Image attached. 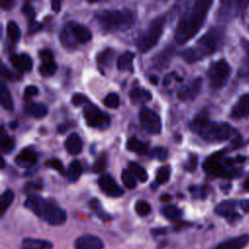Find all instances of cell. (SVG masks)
Returning a JSON list of instances; mask_svg holds the SVG:
<instances>
[{"label":"cell","mask_w":249,"mask_h":249,"mask_svg":"<svg viewBox=\"0 0 249 249\" xmlns=\"http://www.w3.org/2000/svg\"><path fill=\"white\" fill-rule=\"evenodd\" d=\"M212 4V1L207 0H197L191 3L177 23L174 33L177 44L187 43L200 30Z\"/></svg>","instance_id":"6da1fadb"},{"label":"cell","mask_w":249,"mask_h":249,"mask_svg":"<svg viewBox=\"0 0 249 249\" xmlns=\"http://www.w3.org/2000/svg\"><path fill=\"white\" fill-rule=\"evenodd\" d=\"M71 102L73 105L75 106H85L87 104H89L90 101L89 99L83 93H75L72 98H71Z\"/></svg>","instance_id":"ee69618b"},{"label":"cell","mask_w":249,"mask_h":249,"mask_svg":"<svg viewBox=\"0 0 249 249\" xmlns=\"http://www.w3.org/2000/svg\"><path fill=\"white\" fill-rule=\"evenodd\" d=\"M60 6H61V3L59 1H54V2H52V9L53 12L55 13H58L60 11Z\"/></svg>","instance_id":"680465c9"},{"label":"cell","mask_w":249,"mask_h":249,"mask_svg":"<svg viewBox=\"0 0 249 249\" xmlns=\"http://www.w3.org/2000/svg\"><path fill=\"white\" fill-rule=\"evenodd\" d=\"M53 242L47 239L25 237L22 239L20 249H53Z\"/></svg>","instance_id":"44dd1931"},{"label":"cell","mask_w":249,"mask_h":249,"mask_svg":"<svg viewBox=\"0 0 249 249\" xmlns=\"http://www.w3.org/2000/svg\"><path fill=\"white\" fill-rule=\"evenodd\" d=\"M173 53H174L173 46H168L166 49H164L162 52H160L157 55V57H155V60H154L155 66H159L160 68L165 67L169 63V61L173 55Z\"/></svg>","instance_id":"83f0119b"},{"label":"cell","mask_w":249,"mask_h":249,"mask_svg":"<svg viewBox=\"0 0 249 249\" xmlns=\"http://www.w3.org/2000/svg\"><path fill=\"white\" fill-rule=\"evenodd\" d=\"M240 207L243 213H249V199H240Z\"/></svg>","instance_id":"11a10c76"},{"label":"cell","mask_w":249,"mask_h":249,"mask_svg":"<svg viewBox=\"0 0 249 249\" xmlns=\"http://www.w3.org/2000/svg\"><path fill=\"white\" fill-rule=\"evenodd\" d=\"M95 19L105 31H124L134 23V16L129 9L102 10L96 13Z\"/></svg>","instance_id":"5b68a950"},{"label":"cell","mask_w":249,"mask_h":249,"mask_svg":"<svg viewBox=\"0 0 249 249\" xmlns=\"http://www.w3.org/2000/svg\"><path fill=\"white\" fill-rule=\"evenodd\" d=\"M150 157L152 159H156L160 161H164L168 158V151H167V149H165L163 147H155L150 152Z\"/></svg>","instance_id":"7bdbcfd3"},{"label":"cell","mask_w":249,"mask_h":249,"mask_svg":"<svg viewBox=\"0 0 249 249\" xmlns=\"http://www.w3.org/2000/svg\"><path fill=\"white\" fill-rule=\"evenodd\" d=\"M231 119L242 120L249 117V93L242 94L232 106L231 114Z\"/></svg>","instance_id":"2e32d148"},{"label":"cell","mask_w":249,"mask_h":249,"mask_svg":"<svg viewBox=\"0 0 249 249\" xmlns=\"http://www.w3.org/2000/svg\"><path fill=\"white\" fill-rule=\"evenodd\" d=\"M160 199H161V200H163V201H167V200L171 199V196H170L169 195H167V194H164L163 196H161Z\"/></svg>","instance_id":"94428289"},{"label":"cell","mask_w":249,"mask_h":249,"mask_svg":"<svg viewBox=\"0 0 249 249\" xmlns=\"http://www.w3.org/2000/svg\"><path fill=\"white\" fill-rule=\"evenodd\" d=\"M82 171H83V168H82V164L80 163V161L72 160L68 166V171H67V177H68L69 182H71V183L76 182L80 178Z\"/></svg>","instance_id":"4dcf8cb0"},{"label":"cell","mask_w":249,"mask_h":249,"mask_svg":"<svg viewBox=\"0 0 249 249\" xmlns=\"http://www.w3.org/2000/svg\"><path fill=\"white\" fill-rule=\"evenodd\" d=\"M21 11H22V13H23V14L26 16V18H28L29 22L34 20L35 13H34V10H33L32 6H30L28 3H25V4L22 6V9H21Z\"/></svg>","instance_id":"c3c4849f"},{"label":"cell","mask_w":249,"mask_h":249,"mask_svg":"<svg viewBox=\"0 0 249 249\" xmlns=\"http://www.w3.org/2000/svg\"><path fill=\"white\" fill-rule=\"evenodd\" d=\"M98 186L99 189L108 196L120 197L124 195V190L108 173H104L99 177Z\"/></svg>","instance_id":"5bb4252c"},{"label":"cell","mask_w":249,"mask_h":249,"mask_svg":"<svg viewBox=\"0 0 249 249\" xmlns=\"http://www.w3.org/2000/svg\"><path fill=\"white\" fill-rule=\"evenodd\" d=\"M241 47H242V50L244 51L246 64H247V67L249 69V41L247 39L242 38L241 39Z\"/></svg>","instance_id":"f5cc1de1"},{"label":"cell","mask_w":249,"mask_h":249,"mask_svg":"<svg viewBox=\"0 0 249 249\" xmlns=\"http://www.w3.org/2000/svg\"><path fill=\"white\" fill-rule=\"evenodd\" d=\"M15 195L14 192L10 189L6 190L2 196H1V199H0V213L1 216H4L5 212L8 210V208L11 206L13 200H14Z\"/></svg>","instance_id":"836d02e7"},{"label":"cell","mask_w":249,"mask_h":249,"mask_svg":"<svg viewBox=\"0 0 249 249\" xmlns=\"http://www.w3.org/2000/svg\"><path fill=\"white\" fill-rule=\"evenodd\" d=\"M1 76L3 79L9 80V81H15L18 79V76L15 73H13L11 70H9L3 63L1 65Z\"/></svg>","instance_id":"7dc6e473"},{"label":"cell","mask_w":249,"mask_h":249,"mask_svg":"<svg viewBox=\"0 0 249 249\" xmlns=\"http://www.w3.org/2000/svg\"><path fill=\"white\" fill-rule=\"evenodd\" d=\"M24 206L52 226H60L65 223L67 218L64 209L54 201L46 199L39 195H29L24 201Z\"/></svg>","instance_id":"277c9868"},{"label":"cell","mask_w":249,"mask_h":249,"mask_svg":"<svg viewBox=\"0 0 249 249\" xmlns=\"http://www.w3.org/2000/svg\"><path fill=\"white\" fill-rule=\"evenodd\" d=\"M161 214L170 221H176L181 218L182 211L175 205H165L160 208Z\"/></svg>","instance_id":"d6a6232c"},{"label":"cell","mask_w":249,"mask_h":249,"mask_svg":"<svg viewBox=\"0 0 249 249\" xmlns=\"http://www.w3.org/2000/svg\"><path fill=\"white\" fill-rule=\"evenodd\" d=\"M64 146L66 151L71 155H78L81 153L83 148V142L79 134L71 133L65 140Z\"/></svg>","instance_id":"603a6c76"},{"label":"cell","mask_w":249,"mask_h":249,"mask_svg":"<svg viewBox=\"0 0 249 249\" xmlns=\"http://www.w3.org/2000/svg\"><path fill=\"white\" fill-rule=\"evenodd\" d=\"M0 148L3 154H9L15 148V139L5 133L3 126H2L1 137H0Z\"/></svg>","instance_id":"f546056e"},{"label":"cell","mask_w":249,"mask_h":249,"mask_svg":"<svg viewBox=\"0 0 249 249\" xmlns=\"http://www.w3.org/2000/svg\"><path fill=\"white\" fill-rule=\"evenodd\" d=\"M10 62L20 72H29L33 67L32 58L27 53H13L10 55Z\"/></svg>","instance_id":"d6986e66"},{"label":"cell","mask_w":249,"mask_h":249,"mask_svg":"<svg viewBox=\"0 0 249 249\" xmlns=\"http://www.w3.org/2000/svg\"><path fill=\"white\" fill-rule=\"evenodd\" d=\"M215 213L225 218L229 223L237 222L242 217V210L240 207L239 200L229 199L220 202L215 207Z\"/></svg>","instance_id":"7c38bea8"},{"label":"cell","mask_w":249,"mask_h":249,"mask_svg":"<svg viewBox=\"0 0 249 249\" xmlns=\"http://www.w3.org/2000/svg\"><path fill=\"white\" fill-rule=\"evenodd\" d=\"M122 181L128 189H134L136 187V180L129 169H124L122 172Z\"/></svg>","instance_id":"b9f144b4"},{"label":"cell","mask_w":249,"mask_h":249,"mask_svg":"<svg viewBox=\"0 0 249 249\" xmlns=\"http://www.w3.org/2000/svg\"><path fill=\"white\" fill-rule=\"evenodd\" d=\"M243 188H244L246 191H249V178L244 182V184H243Z\"/></svg>","instance_id":"6125c7cd"},{"label":"cell","mask_w":249,"mask_h":249,"mask_svg":"<svg viewBox=\"0 0 249 249\" xmlns=\"http://www.w3.org/2000/svg\"><path fill=\"white\" fill-rule=\"evenodd\" d=\"M2 163H1V168H4V166H5V160H4V159L2 158V161H1Z\"/></svg>","instance_id":"03108f58"},{"label":"cell","mask_w":249,"mask_h":249,"mask_svg":"<svg viewBox=\"0 0 249 249\" xmlns=\"http://www.w3.org/2000/svg\"><path fill=\"white\" fill-rule=\"evenodd\" d=\"M231 69L225 59H219L211 63L207 70V78L209 85L214 89L223 88L229 80Z\"/></svg>","instance_id":"9c48e42d"},{"label":"cell","mask_w":249,"mask_h":249,"mask_svg":"<svg viewBox=\"0 0 249 249\" xmlns=\"http://www.w3.org/2000/svg\"><path fill=\"white\" fill-rule=\"evenodd\" d=\"M107 162H108V160H107V156L106 154H100L94 160L93 162V165H92V169L94 172L96 173H99V172H103L106 167H107Z\"/></svg>","instance_id":"ab89813d"},{"label":"cell","mask_w":249,"mask_h":249,"mask_svg":"<svg viewBox=\"0 0 249 249\" xmlns=\"http://www.w3.org/2000/svg\"><path fill=\"white\" fill-rule=\"evenodd\" d=\"M10 126H11V128H12V129H15V128L18 126V124H17V123L13 122V123H11V125H10Z\"/></svg>","instance_id":"e7e4bbea"},{"label":"cell","mask_w":249,"mask_h":249,"mask_svg":"<svg viewBox=\"0 0 249 249\" xmlns=\"http://www.w3.org/2000/svg\"><path fill=\"white\" fill-rule=\"evenodd\" d=\"M190 128L207 142H224L237 136V130L228 123L214 122L201 113L190 123Z\"/></svg>","instance_id":"7a4b0ae2"},{"label":"cell","mask_w":249,"mask_h":249,"mask_svg":"<svg viewBox=\"0 0 249 249\" xmlns=\"http://www.w3.org/2000/svg\"><path fill=\"white\" fill-rule=\"evenodd\" d=\"M134 209H135V212L141 217L148 216L151 213V205L146 200H143V199H139L136 201L134 205Z\"/></svg>","instance_id":"f35d334b"},{"label":"cell","mask_w":249,"mask_h":249,"mask_svg":"<svg viewBox=\"0 0 249 249\" xmlns=\"http://www.w3.org/2000/svg\"><path fill=\"white\" fill-rule=\"evenodd\" d=\"M42 28V24L40 22H37L35 20L33 21H30L28 23V30L30 32H36V31H39L40 29Z\"/></svg>","instance_id":"db71d44e"},{"label":"cell","mask_w":249,"mask_h":249,"mask_svg":"<svg viewBox=\"0 0 249 249\" xmlns=\"http://www.w3.org/2000/svg\"><path fill=\"white\" fill-rule=\"evenodd\" d=\"M225 34V29L222 26H214L210 28L197 40L196 46L181 52L182 58L188 63H193L200 60L204 56L214 53L223 46Z\"/></svg>","instance_id":"3957f363"},{"label":"cell","mask_w":249,"mask_h":249,"mask_svg":"<svg viewBox=\"0 0 249 249\" xmlns=\"http://www.w3.org/2000/svg\"><path fill=\"white\" fill-rule=\"evenodd\" d=\"M128 169L130 172L140 181V182H146L148 179V173L146 169L140 165L139 163L135 161H129L128 162Z\"/></svg>","instance_id":"1f68e13d"},{"label":"cell","mask_w":249,"mask_h":249,"mask_svg":"<svg viewBox=\"0 0 249 249\" xmlns=\"http://www.w3.org/2000/svg\"><path fill=\"white\" fill-rule=\"evenodd\" d=\"M39 92L38 90V88L36 86H27L25 89H24V91H23V95H24V98L27 100L29 98H31L32 96H35L37 95Z\"/></svg>","instance_id":"f907efd6"},{"label":"cell","mask_w":249,"mask_h":249,"mask_svg":"<svg viewBox=\"0 0 249 249\" xmlns=\"http://www.w3.org/2000/svg\"><path fill=\"white\" fill-rule=\"evenodd\" d=\"M249 244V234L243 233L220 242L214 249H244Z\"/></svg>","instance_id":"e0dca14e"},{"label":"cell","mask_w":249,"mask_h":249,"mask_svg":"<svg viewBox=\"0 0 249 249\" xmlns=\"http://www.w3.org/2000/svg\"><path fill=\"white\" fill-rule=\"evenodd\" d=\"M89 206L91 211L102 221H109L111 219L110 214H108L102 207L100 201L97 198H91L89 202Z\"/></svg>","instance_id":"f1b7e54d"},{"label":"cell","mask_w":249,"mask_h":249,"mask_svg":"<svg viewBox=\"0 0 249 249\" xmlns=\"http://www.w3.org/2000/svg\"><path fill=\"white\" fill-rule=\"evenodd\" d=\"M243 158L231 159L226 157L224 152H218L209 156L203 162L204 170L215 177L233 178L240 174V169L237 166L239 160Z\"/></svg>","instance_id":"8992f818"},{"label":"cell","mask_w":249,"mask_h":249,"mask_svg":"<svg viewBox=\"0 0 249 249\" xmlns=\"http://www.w3.org/2000/svg\"><path fill=\"white\" fill-rule=\"evenodd\" d=\"M66 130H67V128H66V126H65L64 124H59V125L57 126V131H58L59 133H65Z\"/></svg>","instance_id":"91938a15"},{"label":"cell","mask_w":249,"mask_h":249,"mask_svg":"<svg viewBox=\"0 0 249 249\" xmlns=\"http://www.w3.org/2000/svg\"><path fill=\"white\" fill-rule=\"evenodd\" d=\"M83 115L88 125L90 127L104 130L110 125V116L90 102L83 107Z\"/></svg>","instance_id":"30bf717a"},{"label":"cell","mask_w":249,"mask_h":249,"mask_svg":"<svg viewBox=\"0 0 249 249\" xmlns=\"http://www.w3.org/2000/svg\"><path fill=\"white\" fill-rule=\"evenodd\" d=\"M103 104L108 108L117 109L120 106V97L116 92H110L104 97Z\"/></svg>","instance_id":"60d3db41"},{"label":"cell","mask_w":249,"mask_h":249,"mask_svg":"<svg viewBox=\"0 0 249 249\" xmlns=\"http://www.w3.org/2000/svg\"><path fill=\"white\" fill-rule=\"evenodd\" d=\"M139 120L143 128L150 134H159L161 130V121L158 113L143 107L139 111Z\"/></svg>","instance_id":"4fadbf2b"},{"label":"cell","mask_w":249,"mask_h":249,"mask_svg":"<svg viewBox=\"0 0 249 249\" xmlns=\"http://www.w3.org/2000/svg\"><path fill=\"white\" fill-rule=\"evenodd\" d=\"M24 111L36 119H41L48 114V108L40 102L27 101L24 105Z\"/></svg>","instance_id":"7402d4cb"},{"label":"cell","mask_w":249,"mask_h":249,"mask_svg":"<svg viewBox=\"0 0 249 249\" xmlns=\"http://www.w3.org/2000/svg\"><path fill=\"white\" fill-rule=\"evenodd\" d=\"M129 98L131 103L140 104L152 99V93L142 88H135L129 91Z\"/></svg>","instance_id":"cb8c5ba5"},{"label":"cell","mask_w":249,"mask_h":249,"mask_svg":"<svg viewBox=\"0 0 249 249\" xmlns=\"http://www.w3.org/2000/svg\"><path fill=\"white\" fill-rule=\"evenodd\" d=\"M46 166L51 167V168L58 171L61 174L64 172V168H63L62 162L58 159H56V158H52V159L48 160L46 161Z\"/></svg>","instance_id":"bcb514c9"},{"label":"cell","mask_w":249,"mask_h":249,"mask_svg":"<svg viewBox=\"0 0 249 249\" xmlns=\"http://www.w3.org/2000/svg\"><path fill=\"white\" fill-rule=\"evenodd\" d=\"M75 249H103V241L96 235L87 233L76 238L74 242Z\"/></svg>","instance_id":"9a60e30c"},{"label":"cell","mask_w":249,"mask_h":249,"mask_svg":"<svg viewBox=\"0 0 249 249\" xmlns=\"http://www.w3.org/2000/svg\"><path fill=\"white\" fill-rule=\"evenodd\" d=\"M38 155L34 149L25 148L18 153V155L15 159V161L20 167L29 168L36 163Z\"/></svg>","instance_id":"ac0fdd59"},{"label":"cell","mask_w":249,"mask_h":249,"mask_svg":"<svg viewBox=\"0 0 249 249\" xmlns=\"http://www.w3.org/2000/svg\"><path fill=\"white\" fill-rule=\"evenodd\" d=\"M133 58L134 53L126 51L122 53L117 60V67L120 71H133Z\"/></svg>","instance_id":"d4e9b609"},{"label":"cell","mask_w":249,"mask_h":249,"mask_svg":"<svg viewBox=\"0 0 249 249\" xmlns=\"http://www.w3.org/2000/svg\"><path fill=\"white\" fill-rule=\"evenodd\" d=\"M56 68L57 66L53 60L42 61L41 65L39 66V73L44 77H49L55 73Z\"/></svg>","instance_id":"e575fe53"},{"label":"cell","mask_w":249,"mask_h":249,"mask_svg":"<svg viewBox=\"0 0 249 249\" xmlns=\"http://www.w3.org/2000/svg\"><path fill=\"white\" fill-rule=\"evenodd\" d=\"M114 51L112 49H105L97 55V62L103 66L111 65L113 58H114Z\"/></svg>","instance_id":"d590c367"},{"label":"cell","mask_w":249,"mask_h":249,"mask_svg":"<svg viewBox=\"0 0 249 249\" xmlns=\"http://www.w3.org/2000/svg\"><path fill=\"white\" fill-rule=\"evenodd\" d=\"M165 21H166L165 16L160 15L155 18L150 22L146 30L137 39L136 47L139 52L146 53L158 44L160 38L162 35Z\"/></svg>","instance_id":"ba28073f"},{"label":"cell","mask_w":249,"mask_h":249,"mask_svg":"<svg viewBox=\"0 0 249 249\" xmlns=\"http://www.w3.org/2000/svg\"><path fill=\"white\" fill-rule=\"evenodd\" d=\"M91 38L90 30L86 25L75 21L65 23L59 33L60 43L67 49H74L78 45L88 43Z\"/></svg>","instance_id":"52a82bcc"},{"label":"cell","mask_w":249,"mask_h":249,"mask_svg":"<svg viewBox=\"0 0 249 249\" xmlns=\"http://www.w3.org/2000/svg\"><path fill=\"white\" fill-rule=\"evenodd\" d=\"M190 191L192 192V194L195 197L203 198L207 196V192L204 187H192V188H190Z\"/></svg>","instance_id":"681fc988"},{"label":"cell","mask_w":249,"mask_h":249,"mask_svg":"<svg viewBox=\"0 0 249 249\" xmlns=\"http://www.w3.org/2000/svg\"><path fill=\"white\" fill-rule=\"evenodd\" d=\"M196 166H197V156L196 154H192V155H190L187 161L185 162L184 168H185V170H187L189 172H194L196 170Z\"/></svg>","instance_id":"f6af8a7d"},{"label":"cell","mask_w":249,"mask_h":249,"mask_svg":"<svg viewBox=\"0 0 249 249\" xmlns=\"http://www.w3.org/2000/svg\"><path fill=\"white\" fill-rule=\"evenodd\" d=\"M7 34L11 41L18 42L20 38V29L18 25V23L14 20H11L7 24Z\"/></svg>","instance_id":"8d00e7d4"},{"label":"cell","mask_w":249,"mask_h":249,"mask_svg":"<svg viewBox=\"0 0 249 249\" xmlns=\"http://www.w3.org/2000/svg\"><path fill=\"white\" fill-rule=\"evenodd\" d=\"M151 81H152V83H153V84H155V85H156V84L158 83V78H157V77H155V76H152V77H151Z\"/></svg>","instance_id":"be15d7a7"},{"label":"cell","mask_w":249,"mask_h":249,"mask_svg":"<svg viewBox=\"0 0 249 249\" xmlns=\"http://www.w3.org/2000/svg\"><path fill=\"white\" fill-rule=\"evenodd\" d=\"M39 188H40V186L37 183H28V184H26V186L24 188V191L26 193H31L32 190H38Z\"/></svg>","instance_id":"9f6ffc18"},{"label":"cell","mask_w":249,"mask_h":249,"mask_svg":"<svg viewBox=\"0 0 249 249\" xmlns=\"http://www.w3.org/2000/svg\"><path fill=\"white\" fill-rule=\"evenodd\" d=\"M248 5L249 1H222L218 10V18L223 20H228L241 16L247 10Z\"/></svg>","instance_id":"8fae6325"},{"label":"cell","mask_w":249,"mask_h":249,"mask_svg":"<svg viewBox=\"0 0 249 249\" xmlns=\"http://www.w3.org/2000/svg\"><path fill=\"white\" fill-rule=\"evenodd\" d=\"M14 4H15V2H14V1H11V0L4 1V2L2 3V8H3L4 10H10V9L13 8Z\"/></svg>","instance_id":"6f0895ef"},{"label":"cell","mask_w":249,"mask_h":249,"mask_svg":"<svg viewBox=\"0 0 249 249\" xmlns=\"http://www.w3.org/2000/svg\"><path fill=\"white\" fill-rule=\"evenodd\" d=\"M0 103L1 106L7 111H13L14 109V102L10 90L6 87V85L1 82L0 84Z\"/></svg>","instance_id":"4316f807"},{"label":"cell","mask_w":249,"mask_h":249,"mask_svg":"<svg viewBox=\"0 0 249 249\" xmlns=\"http://www.w3.org/2000/svg\"><path fill=\"white\" fill-rule=\"evenodd\" d=\"M126 149L138 155H146L149 150L147 143L141 141L136 136H132L127 140Z\"/></svg>","instance_id":"484cf974"},{"label":"cell","mask_w":249,"mask_h":249,"mask_svg":"<svg viewBox=\"0 0 249 249\" xmlns=\"http://www.w3.org/2000/svg\"><path fill=\"white\" fill-rule=\"evenodd\" d=\"M202 86V80L200 77L194 79L188 86L181 89L178 92V97L182 100L194 99L200 91Z\"/></svg>","instance_id":"ffe728a7"},{"label":"cell","mask_w":249,"mask_h":249,"mask_svg":"<svg viewBox=\"0 0 249 249\" xmlns=\"http://www.w3.org/2000/svg\"><path fill=\"white\" fill-rule=\"evenodd\" d=\"M170 167L169 165H163L161 167H160L157 171V175H156V181L158 184H164L169 180L170 177Z\"/></svg>","instance_id":"74e56055"},{"label":"cell","mask_w":249,"mask_h":249,"mask_svg":"<svg viewBox=\"0 0 249 249\" xmlns=\"http://www.w3.org/2000/svg\"><path fill=\"white\" fill-rule=\"evenodd\" d=\"M39 57L42 61H48V60H53V53L50 49H42L39 52Z\"/></svg>","instance_id":"816d5d0a"}]
</instances>
